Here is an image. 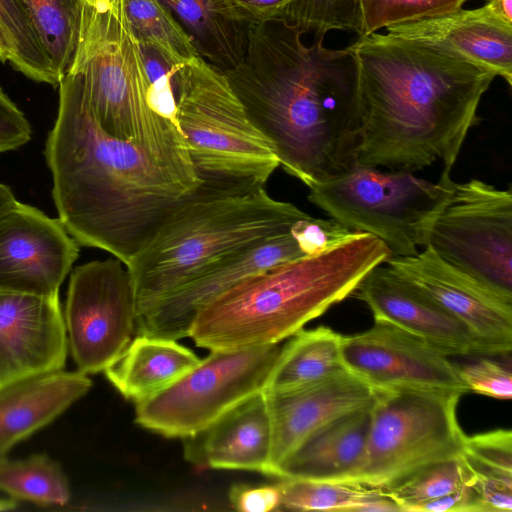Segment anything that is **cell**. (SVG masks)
<instances>
[{
    "label": "cell",
    "mask_w": 512,
    "mask_h": 512,
    "mask_svg": "<svg viewBox=\"0 0 512 512\" xmlns=\"http://www.w3.org/2000/svg\"><path fill=\"white\" fill-rule=\"evenodd\" d=\"M289 338L264 391H289L346 371L340 353L342 335L331 328L301 329Z\"/></svg>",
    "instance_id": "obj_26"
},
{
    "label": "cell",
    "mask_w": 512,
    "mask_h": 512,
    "mask_svg": "<svg viewBox=\"0 0 512 512\" xmlns=\"http://www.w3.org/2000/svg\"><path fill=\"white\" fill-rule=\"evenodd\" d=\"M265 393L272 425L271 476L312 432L374 399V391L347 371L301 388Z\"/></svg>",
    "instance_id": "obj_19"
},
{
    "label": "cell",
    "mask_w": 512,
    "mask_h": 512,
    "mask_svg": "<svg viewBox=\"0 0 512 512\" xmlns=\"http://www.w3.org/2000/svg\"><path fill=\"white\" fill-rule=\"evenodd\" d=\"M232 506L241 512H269L280 507L281 493L277 485H236L229 492Z\"/></svg>",
    "instance_id": "obj_40"
},
{
    "label": "cell",
    "mask_w": 512,
    "mask_h": 512,
    "mask_svg": "<svg viewBox=\"0 0 512 512\" xmlns=\"http://www.w3.org/2000/svg\"><path fill=\"white\" fill-rule=\"evenodd\" d=\"M450 170L444 168L434 183L408 171L356 164L312 184L308 200L352 231L379 238L391 256H413L426 246L432 223L453 192Z\"/></svg>",
    "instance_id": "obj_8"
},
{
    "label": "cell",
    "mask_w": 512,
    "mask_h": 512,
    "mask_svg": "<svg viewBox=\"0 0 512 512\" xmlns=\"http://www.w3.org/2000/svg\"><path fill=\"white\" fill-rule=\"evenodd\" d=\"M79 252L59 219L16 201L0 214V291L58 297Z\"/></svg>",
    "instance_id": "obj_15"
},
{
    "label": "cell",
    "mask_w": 512,
    "mask_h": 512,
    "mask_svg": "<svg viewBox=\"0 0 512 512\" xmlns=\"http://www.w3.org/2000/svg\"><path fill=\"white\" fill-rule=\"evenodd\" d=\"M358 67L357 164L416 171L454 165L495 73L442 48L372 33L351 45Z\"/></svg>",
    "instance_id": "obj_3"
},
{
    "label": "cell",
    "mask_w": 512,
    "mask_h": 512,
    "mask_svg": "<svg viewBox=\"0 0 512 512\" xmlns=\"http://www.w3.org/2000/svg\"><path fill=\"white\" fill-rule=\"evenodd\" d=\"M132 30L142 47L153 49L170 68L199 56L170 9L161 0H124Z\"/></svg>",
    "instance_id": "obj_29"
},
{
    "label": "cell",
    "mask_w": 512,
    "mask_h": 512,
    "mask_svg": "<svg viewBox=\"0 0 512 512\" xmlns=\"http://www.w3.org/2000/svg\"><path fill=\"white\" fill-rule=\"evenodd\" d=\"M31 136L29 121L0 87V154L20 148Z\"/></svg>",
    "instance_id": "obj_39"
},
{
    "label": "cell",
    "mask_w": 512,
    "mask_h": 512,
    "mask_svg": "<svg viewBox=\"0 0 512 512\" xmlns=\"http://www.w3.org/2000/svg\"><path fill=\"white\" fill-rule=\"evenodd\" d=\"M228 12L237 20L246 23H261L283 19L287 7L293 0H221Z\"/></svg>",
    "instance_id": "obj_41"
},
{
    "label": "cell",
    "mask_w": 512,
    "mask_h": 512,
    "mask_svg": "<svg viewBox=\"0 0 512 512\" xmlns=\"http://www.w3.org/2000/svg\"><path fill=\"white\" fill-rule=\"evenodd\" d=\"M0 27L11 47V65L30 79L59 84L46 54L20 0H0Z\"/></svg>",
    "instance_id": "obj_33"
},
{
    "label": "cell",
    "mask_w": 512,
    "mask_h": 512,
    "mask_svg": "<svg viewBox=\"0 0 512 512\" xmlns=\"http://www.w3.org/2000/svg\"><path fill=\"white\" fill-rule=\"evenodd\" d=\"M68 348L59 297L0 291V390L62 370Z\"/></svg>",
    "instance_id": "obj_16"
},
{
    "label": "cell",
    "mask_w": 512,
    "mask_h": 512,
    "mask_svg": "<svg viewBox=\"0 0 512 512\" xmlns=\"http://www.w3.org/2000/svg\"><path fill=\"white\" fill-rule=\"evenodd\" d=\"M352 231L341 222L307 216L295 222L290 233L304 256L324 252L349 239Z\"/></svg>",
    "instance_id": "obj_37"
},
{
    "label": "cell",
    "mask_w": 512,
    "mask_h": 512,
    "mask_svg": "<svg viewBox=\"0 0 512 512\" xmlns=\"http://www.w3.org/2000/svg\"><path fill=\"white\" fill-rule=\"evenodd\" d=\"M464 485H472V478L458 456L424 466L382 488L402 512H414L419 505Z\"/></svg>",
    "instance_id": "obj_32"
},
{
    "label": "cell",
    "mask_w": 512,
    "mask_h": 512,
    "mask_svg": "<svg viewBox=\"0 0 512 512\" xmlns=\"http://www.w3.org/2000/svg\"><path fill=\"white\" fill-rule=\"evenodd\" d=\"M387 33L427 43L488 68L512 85V24L486 5L386 28Z\"/></svg>",
    "instance_id": "obj_21"
},
{
    "label": "cell",
    "mask_w": 512,
    "mask_h": 512,
    "mask_svg": "<svg viewBox=\"0 0 512 512\" xmlns=\"http://www.w3.org/2000/svg\"><path fill=\"white\" fill-rule=\"evenodd\" d=\"M283 19L314 38H324L330 30H353L359 24L358 0H293Z\"/></svg>",
    "instance_id": "obj_35"
},
{
    "label": "cell",
    "mask_w": 512,
    "mask_h": 512,
    "mask_svg": "<svg viewBox=\"0 0 512 512\" xmlns=\"http://www.w3.org/2000/svg\"><path fill=\"white\" fill-rule=\"evenodd\" d=\"M340 353L345 370L373 391L467 393L450 356L388 323L374 321L365 331L342 335Z\"/></svg>",
    "instance_id": "obj_13"
},
{
    "label": "cell",
    "mask_w": 512,
    "mask_h": 512,
    "mask_svg": "<svg viewBox=\"0 0 512 512\" xmlns=\"http://www.w3.org/2000/svg\"><path fill=\"white\" fill-rule=\"evenodd\" d=\"M460 379L467 389L499 400L512 398V372L510 363L479 356L458 365Z\"/></svg>",
    "instance_id": "obj_36"
},
{
    "label": "cell",
    "mask_w": 512,
    "mask_h": 512,
    "mask_svg": "<svg viewBox=\"0 0 512 512\" xmlns=\"http://www.w3.org/2000/svg\"><path fill=\"white\" fill-rule=\"evenodd\" d=\"M485 5L495 16L512 24V0H488Z\"/></svg>",
    "instance_id": "obj_43"
},
{
    "label": "cell",
    "mask_w": 512,
    "mask_h": 512,
    "mask_svg": "<svg viewBox=\"0 0 512 512\" xmlns=\"http://www.w3.org/2000/svg\"><path fill=\"white\" fill-rule=\"evenodd\" d=\"M425 247L443 261L512 298V193L482 180L454 183Z\"/></svg>",
    "instance_id": "obj_11"
},
{
    "label": "cell",
    "mask_w": 512,
    "mask_h": 512,
    "mask_svg": "<svg viewBox=\"0 0 512 512\" xmlns=\"http://www.w3.org/2000/svg\"><path fill=\"white\" fill-rule=\"evenodd\" d=\"M176 119L203 181L265 185L280 166L223 71L200 56L173 77Z\"/></svg>",
    "instance_id": "obj_7"
},
{
    "label": "cell",
    "mask_w": 512,
    "mask_h": 512,
    "mask_svg": "<svg viewBox=\"0 0 512 512\" xmlns=\"http://www.w3.org/2000/svg\"><path fill=\"white\" fill-rule=\"evenodd\" d=\"M281 348L276 343L211 351L172 385L136 403L135 422L169 438L199 432L244 399L265 390Z\"/></svg>",
    "instance_id": "obj_10"
},
{
    "label": "cell",
    "mask_w": 512,
    "mask_h": 512,
    "mask_svg": "<svg viewBox=\"0 0 512 512\" xmlns=\"http://www.w3.org/2000/svg\"><path fill=\"white\" fill-rule=\"evenodd\" d=\"M372 403L312 432L279 464L275 477L346 482L364 454Z\"/></svg>",
    "instance_id": "obj_22"
},
{
    "label": "cell",
    "mask_w": 512,
    "mask_h": 512,
    "mask_svg": "<svg viewBox=\"0 0 512 512\" xmlns=\"http://www.w3.org/2000/svg\"><path fill=\"white\" fill-rule=\"evenodd\" d=\"M303 35L285 19L249 24L244 58L224 74L280 166L310 187L357 164L361 111L351 46Z\"/></svg>",
    "instance_id": "obj_1"
},
{
    "label": "cell",
    "mask_w": 512,
    "mask_h": 512,
    "mask_svg": "<svg viewBox=\"0 0 512 512\" xmlns=\"http://www.w3.org/2000/svg\"><path fill=\"white\" fill-rule=\"evenodd\" d=\"M484 512L512 511V432L496 429L466 436L460 455Z\"/></svg>",
    "instance_id": "obj_27"
},
{
    "label": "cell",
    "mask_w": 512,
    "mask_h": 512,
    "mask_svg": "<svg viewBox=\"0 0 512 512\" xmlns=\"http://www.w3.org/2000/svg\"><path fill=\"white\" fill-rule=\"evenodd\" d=\"M83 1L90 5H101V4H108V3L112 2L113 0H83Z\"/></svg>",
    "instance_id": "obj_46"
},
{
    "label": "cell",
    "mask_w": 512,
    "mask_h": 512,
    "mask_svg": "<svg viewBox=\"0 0 512 512\" xmlns=\"http://www.w3.org/2000/svg\"><path fill=\"white\" fill-rule=\"evenodd\" d=\"M70 70L84 75L92 109L107 133L138 144L171 165L196 172L178 125L150 106L143 52L124 0L101 5L84 2Z\"/></svg>",
    "instance_id": "obj_6"
},
{
    "label": "cell",
    "mask_w": 512,
    "mask_h": 512,
    "mask_svg": "<svg viewBox=\"0 0 512 512\" xmlns=\"http://www.w3.org/2000/svg\"><path fill=\"white\" fill-rule=\"evenodd\" d=\"M11 47L9 41L0 27V61L6 62L11 60Z\"/></svg>",
    "instance_id": "obj_45"
},
{
    "label": "cell",
    "mask_w": 512,
    "mask_h": 512,
    "mask_svg": "<svg viewBox=\"0 0 512 512\" xmlns=\"http://www.w3.org/2000/svg\"><path fill=\"white\" fill-rule=\"evenodd\" d=\"M414 512H484L472 485L461 488L419 505Z\"/></svg>",
    "instance_id": "obj_42"
},
{
    "label": "cell",
    "mask_w": 512,
    "mask_h": 512,
    "mask_svg": "<svg viewBox=\"0 0 512 512\" xmlns=\"http://www.w3.org/2000/svg\"><path fill=\"white\" fill-rule=\"evenodd\" d=\"M355 292L371 310L374 321L393 325L448 356L485 355L479 341L463 323L385 263L373 268Z\"/></svg>",
    "instance_id": "obj_18"
},
{
    "label": "cell",
    "mask_w": 512,
    "mask_h": 512,
    "mask_svg": "<svg viewBox=\"0 0 512 512\" xmlns=\"http://www.w3.org/2000/svg\"><path fill=\"white\" fill-rule=\"evenodd\" d=\"M44 155L64 228L80 245L102 249L125 266L171 210L203 183L195 171L107 133L77 70L59 82L57 118Z\"/></svg>",
    "instance_id": "obj_2"
},
{
    "label": "cell",
    "mask_w": 512,
    "mask_h": 512,
    "mask_svg": "<svg viewBox=\"0 0 512 512\" xmlns=\"http://www.w3.org/2000/svg\"><path fill=\"white\" fill-rule=\"evenodd\" d=\"M462 395L413 389L374 391L361 462L346 481L384 487L429 464L460 455Z\"/></svg>",
    "instance_id": "obj_9"
},
{
    "label": "cell",
    "mask_w": 512,
    "mask_h": 512,
    "mask_svg": "<svg viewBox=\"0 0 512 512\" xmlns=\"http://www.w3.org/2000/svg\"><path fill=\"white\" fill-rule=\"evenodd\" d=\"M91 385L87 374L62 369L0 390V457L52 422L83 397Z\"/></svg>",
    "instance_id": "obj_23"
},
{
    "label": "cell",
    "mask_w": 512,
    "mask_h": 512,
    "mask_svg": "<svg viewBox=\"0 0 512 512\" xmlns=\"http://www.w3.org/2000/svg\"><path fill=\"white\" fill-rule=\"evenodd\" d=\"M164 4H171L175 2V0H161Z\"/></svg>",
    "instance_id": "obj_47"
},
{
    "label": "cell",
    "mask_w": 512,
    "mask_h": 512,
    "mask_svg": "<svg viewBox=\"0 0 512 512\" xmlns=\"http://www.w3.org/2000/svg\"><path fill=\"white\" fill-rule=\"evenodd\" d=\"M280 507L297 511L362 512L365 504L385 495L382 487L359 483L282 479Z\"/></svg>",
    "instance_id": "obj_31"
},
{
    "label": "cell",
    "mask_w": 512,
    "mask_h": 512,
    "mask_svg": "<svg viewBox=\"0 0 512 512\" xmlns=\"http://www.w3.org/2000/svg\"><path fill=\"white\" fill-rule=\"evenodd\" d=\"M465 0H358L357 34L366 36L382 28L434 18L462 8Z\"/></svg>",
    "instance_id": "obj_34"
},
{
    "label": "cell",
    "mask_w": 512,
    "mask_h": 512,
    "mask_svg": "<svg viewBox=\"0 0 512 512\" xmlns=\"http://www.w3.org/2000/svg\"><path fill=\"white\" fill-rule=\"evenodd\" d=\"M390 256L379 238L355 231L324 252L244 278L198 310L188 337L210 351L281 343L354 293Z\"/></svg>",
    "instance_id": "obj_4"
},
{
    "label": "cell",
    "mask_w": 512,
    "mask_h": 512,
    "mask_svg": "<svg viewBox=\"0 0 512 512\" xmlns=\"http://www.w3.org/2000/svg\"><path fill=\"white\" fill-rule=\"evenodd\" d=\"M304 256L291 233L229 256L178 287L137 318L136 335L179 340L188 337L199 309L244 278Z\"/></svg>",
    "instance_id": "obj_17"
},
{
    "label": "cell",
    "mask_w": 512,
    "mask_h": 512,
    "mask_svg": "<svg viewBox=\"0 0 512 512\" xmlns=\"http://www.w3.org/2000/svg\"><path fill=\"white\" fill-rule=\"evenodd\" d=\"M182 440L184 458L194 466L271 475L272 425L265 391L249 396Z\"/></svg>",
    "instance_id": "obj_20"
},
{
    "label": "cell",
    "mask_w": 512,
    "mask_h": 512,
    "mask_svg": "<svg viewBox=\"0 0 512 512\" xmlns=\"http://www.w3.org/2000/svg\"><path fill=\"white\" fill-rule=\"evenodd\" d=\"M385 264L463 323L486 356L512 350V298L443 261L431 248Z\"/></svg>",
    "instance_id": "obj_14"
},
{
    "label": "cell",
    "mask_w": 512,
    "mask_h": 512,
    "mask_svg": "<svg viewBox=\"0 0 512 512\" xmlns=\"http://www.w3.org/2000/svg\"><path fill=\"white\" fill-rule=\"evenodd\" d=\"M307 216L292 203L272 198L265 185L203 181L126 266L137 318L212 265L290 233Z\"/></svg>",
    "instance_id": "obj_5"
},
{
    "label": "cell",
    "mask_w": 512,
    "mask_h": 512,
    "mask_svg": "<svg viewBox=\"0 0 512 512\" xmlns=\"http://www.w3.org/2000/svg\"><path fill=\"white\" fill-rule=\"evenodd\" d=\"M0 490L37 505H64L70 499L68 479L61 466L45 455L22 460L0 457Z\"/></svg>",
    "instance_id": "obj_30"
},
{
    "label": "cell",
    "mask_w": 512,
    "mask_h": 512,
    "mask_svg": "<svg viewBox=\"0 0 512 512\" xmlns=\"http://www.w3.org/2000/svg\"><path fill=\"white\" fill-rule=\"evenodd\" d=\"M141 48L150 84V106L157 114L177 124L173 77L179 69L170 68L153 49Z\"/></svg>",
    "instance_id": "obj_38"
},
{
    "label": "cell",
    "mask_w": 512,
    "mask_h": 512,
    "mask_svg": "<svg viewBox=\"0 0 512 512\" xmlns=\"http://www.w3.org/2000/svg\"><path fill=\"white\" fill-rule=\"evenodd\" d=\"M16 201L12 190L0 182V214L13 206Z\"/></svg>",
    "instance_id": "obj_44"
},
{
    "label": "cell",
    "mask_w": 512,
    "mask_h": 512,
    "mask_svg": "<svg viewBox=\"0 0 512 512\" xmlns=\"http://www.w3.org/2000/svg\"><path fill=\"white\" fill-rule=\"evenodd\" d=\"M33 28L61 79L72 68L77 52L83 0H20Z\"/></svg>",
    "instance_id": "obj_28"
},
{
    "label": "cell",
    "mask_w": 512,
    "mask_h": 512,
    "mask_svg": "<svg viewBox=\"0 0 512 512\" xmlns=\"http://www.w3.org/2000/svg\"><path fill=\"white\" fill-rule=\"evenodd\" d=\"M200 361L177 340L136 335L103 372L125 399L136 404L172 385Z\"/></svg>",
    "instance_id": "obj_24"
},
{
    "label": "cell",
    "mask_w": 512,
    "mask_h": 512,
    "mask_svg": "<svg viewBox=\"0 0 512 512\" xmlns=\"http://www.w3.org/2000/svg\"><path fill=\"white\" fill-rule=\"evenodd\" d=\"M165 5L209 64L225 72L242 62L248 24L235 19L221 0H175Z\"/></svg>",
    "instance_id": "obj_25"
},
{
    "label": "cell",
    "mask_w": 512,
    "mask_h": 512,
    "mask_svg": "<svg viewBox=\"0 0 512 512\" xmlns=\"http://www.w3.org/2000/svg\"><path fill=\"white\" fill-rule=\"evenodd\" d=\"M135 294L127 267L117 258L94 260L70 276L64 321L78 371H104L132 340Z\"/></svg>",
    "instance_id": "obj_12"
}]
</instances>
